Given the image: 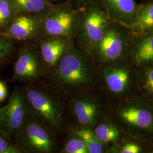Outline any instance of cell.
<instances>
[{"label": "cell", "instance_id": "obj_22", "mask_svg": "<svg viewBox=\"0 0 153 153\" xmlns=\"http://www.w3.org/2000/svg\"><path fill=\"white\" fill-rule=\"evenodd\" d=\"M63 152L66 153H88V149L82 138L76 133L73 134L66 142L63 149Z\"/></svg>", "mask_w": 153, "mask_h": 153}, {"label": "cell", "instance_id": "obj_28", "mask_svg": "<svg viewBox=\"0 0 153 153\" xmlns=\"http://www.w3.org/2000/svg\"><path fill=\"white\" fill-rule=\"evenodd\" d=\"M146 153H153V142H151L150 144L147 143Z\"/></svg>", "mask_w": 153, "mask_h": 153}, {"label": "cell", "instance_id": "obj_2", "mask_svg": "<svg viewBox=\"0 0 153 153\" xmlns=\"http://www.w3.org/2000/svg\"><path fill=\"white\" fill-rule=\"evenodd\" d=\"M114 114L126 134L146 141L153 139V105L138 94L119 100Z\"/></svg>", "mask_w": 153, "mask_h": 153}, {"label": "cell", "instance_id": "obj_11", "mask_svg": "<svg viewBox=\"0 0 153 153\" xmlns=\"http://www.w3.org/2000/svg\"><path fill=\"white\" fill-rule=\"evenodd\" d=\"M42 62L33 49L30 48L23 49L15 63L12 81L33 82L38 80L44 74Z\"/></svg>", "mask_w": 153, "mask_h": 153}, {"label": "cell", "instance_id": "obj_13", "mask_svg": "<svg viewBox=\"0 0 153 153\" xmlns=\"http://www.w3.org/2000/svg\"><path fill=\"white\" fill-rule=\"evenodd\" d=\"M42 32L41 16L20 14L9 26V34L19 40H30L38 36Z\"/></svg>", "mask_w": 153, "mask_h": 153}, {"label": "cell", "instance_id": "obj_3", "mask_svg": "<svg viewBox=\"0 0 153 153\" xmlns=\"http://www.w3.org/2000/svg\"><path fill=\"white\" fill-rule=\"evenodd\" d=\"M131 36V28L111 22L103 38L88 53L102 65L129 59Z\"/></svg>", "mask_w": 153, "mask_h": 153}, {"label": "cell", "instance_id": "obj_16", "mask_svg": "<svg viewBox=\"0 0 153 153\" xmlns=\"http://www.w3.org/2000/svg\"><path fill=\"white\" fill-rule=\"evenodd\" d=\"M99 140L111 148L119 144L125 137L126 133L116 121L106 116L93 129Z\"/></svg>", "mask_w": 153, "mask_h": 153}, {"label": "cell", "instance_id": "obj_21", "mask_svg": "<svg viewBox=\"0 0 153 153\" xmlns=\"http://www.w3.org/2000/svg\"><path fill=\"white\" fill-rule=\"evenodd\" d=\"M144 140L131 137L126 134L125 137L119 144L110 149L111 153H146L147 143Z\"/></svg>", "mask_w": 153, "mask_h": 153}, {"label": "cell", "instance_id": "obj_8", "mask_svg": "<svg viewBox=\"0 0 153 153\" xmlns=\"http://www.w3.org/2000/svg\"><path fill=\"white\" fill-rule=\"evenodd\" d=\"M48 128L38 120L25 119L16 133L19 148L27 153L52 152L55 142Z\"/></svg>", "mask_w": 153, "mask_h": 153}, {"label": "cell", "instance_id": "obj_17", "mask_svg": "<svg viewBox=\"0 0 153 153\" xmlns=\"http://www.w3.org/2000/svg\"><path fill=\"white\" fill-rule=\"evenodd\" d=\"M133 34L153 33V0L138 5L137 15L131 28Z\"/></svg>", "mask_w": 153, "mask_h": 153}, {"label": "cell", "instance_id": "obj_14", "mask_svg": "<svg viewBox=\"0 0 153 153\" xmlns=\"http://www.w3.org/2000/svg\"><path fill=\"white\" fill-rule=\"evenodd\" d=\"M129 59L136 67L153 66V33L141 35L132 33Z\"/></svg>", "mask_w": 153, "mask_h": 153}, {"label": "cell", "instance_id": "obj_25", "mask_svg": "<svg viewBox=\"0 0 153 153\" xmlns=\"http://www.w3.org/2000/svg\"><path fill=\"white\" fill-rule=\"evenodd\" d=\"M13 48V43L0 36V62L10 54Z\"/></svg>", "mask_w": 153, "mask_h": 153}, {"label": "cell", "instance_id": "obj_24", "mask_svg": "<svg viewBox=\"0 0 153 153\" xmlns=\"http://www.w3.org/2000/svg\"><path fill=\"white\" fill-rule=\"evenodd\" d=\"M5 135L0 131V153H19L22 150L18 146L10 144L6 140Z\"/></svg>", "mask_w": 153, "mask_h": 153}, {"label": "cell", "instance_id": "obj_7", "mask_svg": "<svg viewBox=\"0 0 153 153\" xmlns=\"http://www.w3.org/2000/svg\"><path fill=\"white\" fill-rule=\"evenodd\" d=\"M27 110L48 128L60 130L63 123L60 104L49 94L34 88H26L24 94Z\"/></svg>", "mask_w": 153, "mask_h": 153}, {"label": "cell", "instance_id": "obj_9", "mask_svg": "<svg viewBox=\"0 0 153 153\" xmlns=\"http://www.w3.org/2000/svg\"><path fill=\"white\" fill-rule=\"evenodd\" d=\"M88 90L72 100L73 114L81 128L93 129L104 118V107L98 97Z\"/></svg>", "mask_w": 153, "mask_h": 153}, {"label": "cell", "instance_id": "obj_6", "mask_svg": "<svg viewBox=\"0 0 153 153\" xmlns=\"http://www.w3.org/2000/svg\"><path fill=\"white\" fill-rule=\"evenodd\" d=\"M82 9L70 4L56 5L41 16L42 32L48 36L61 37L72 40L76 38Z\"/></svg>", "mask_w": 153, "mask_h": 153}, {"label": "cell", "instance_id": "obj_26", "mask_svg": "<svg viewBox=\"0 0 153 153\" xmlns=\"http://www.w3.org/2000/svg\"><path fill=\"white\" fill-rule=\"evenodd\" d=\"M69 4L77 9H83L88 4L95 0H69Z\"/></svg>", "mask_w": 153, "mask_h": 153}, {"label": "cell", "instance_id": "obj_19", "mask_svg": "<svg viewBox=\"0 0 153 153\" xmlns=\"http://www.w3.org/2000/svg\"><path fill=\"white\" fill-rule=\"evenodd\" d=\"M137 94L153 105V66H137Z\"/></svg>", "mask_w": 153, "mask_h": 153}, {"label": "cell", "instance_id": "obj_18", "mask_svg": "<svg viewBox=\"0 0 153 153\" xmlns=\"http://www.w3.org/2000/svg\"><path fill=\"white\" fill-rule=\"evenodd\" d=\"M15 11L42 16L55 7L56 4L45 0H10Z\"/></svg>", "mask_w": 153, "mask_h": 153}, {"label": "cell", "instance_id": "obj_4", "mask_svg": "<svg viewBox=\"0 0 153 153\" xmlns=\"http://www.w3.org/2000/svg\"><path fill=\"white\" fill-rule=\"evenodd\" d=\"M102 65L100 78L111 96L120 100L137 94V68L129 59Z\"/></svg>", "mask_w": 153, "mask_h": 153}, {"label": "cell", "instance_id": "obj_15", "mask_svg": "<svg viewBox=\"0 0 153 153\" xmlns=\"http://www.w3.org/2000/svg\"><path fill=\"white\" fill-rule=\"evenodd\" d=\"M71 41L57 36H48L43 40L40 44V50L44 64L53 68L65 53Z\"/></svg>", "mask_w": 153, "mask_h": 153}, {"label": "cell", "instance_id": "obj_29", "mask_svg": "<svg viewBox=\"0 0 153 153\" xmlns=\"http://www.w3.org/2000/svg\"><path fill=\"white\" fill-rule=\"evenodd\" d=\"M45 1H49V2H52V1H56V0H45Z\"/></svg>", "mask_w": 153, "mask_h": 153}, {"label": "cell", "instance_id": "obj_23", "mask_svg": "<svg viewBox=\"0 0 153 153\" xmlns=\"http://www.w3.org/2000/svg\"><path fill=\"white\" fill-rule=\"evenodd\" d=\"M14 10L10 0H0V25L7 22Z\"/></svg>", "mask_w": 153, "mask_h": 153}, {"label": "cell", "instance_id": "obj_20", "mask_svg": "<svg viewBox=\"0 0 153 153\" xmlns=\"http://www.w3.org/2000/svg\"><path fill=\"white\" fill-rule=\"evenodd\" d=\"M74 133L82 138L88 153H103L110 151L111 147L101 142L95 136L93 129L80 128L76 129Z\"/></svg>", "mask_w": 153, "mask_h": 153}, {"label": "cell", "instance_id": "obj_1", "mask_svg": "<svg viewBox=\"0 0 153 153\" xmlns=\"http://www.w3.org/2000/svg\"><path fill=\"white\" fill-rule=\"evenodd\" d=\"M97 74L95 61L91 56L71 44L53 68L50 78L57 88L71 94L92 87L97 80Z\"/></svg>", "mask_w": 153, "mask_h": 153}, {"label": "cell", "instance_id": "obj_10", "mask_svg": "<svg viewBox=\"0 0 153 153\" xmlns=\"http://www.w3.org/2000/svg\"><path fill=\"white\" fill-rule=\"evenodd\" d=\"M27 111L24 94L14 91L7 104L0 108V131L6 136L16 134L26 119Z\"/></svg>", "mask_w": 153, "mask_h": 153}, {"label": "cell", "instance_id": "obj_12", "mask_svg": "<svg viewBox=\"0 0 153 153\" xmlns=\"http://www.w3.org/2000/svg\"><path fill=\"white\" fill-rule=\"evenodd\" d=\"M98 2L111 22L131 28L138 7L136 0H98Z\"/></svg>", "mask_w": 153, "mask_h": 153}, {"label": "cell", "instance_id": "obj_27", "mask_svg": "<svg viewBox=\"0 0 153 153\" xmlns=\"http://www.w3.org/2000/svg\"><path fill=\"white\" fill-rule=\"evenodd\" d=\"M7 95V89L4 83L0 81V102L5 99Z\"/></svg>", "mask_w": 153, "mask_h": 153}, {"label": "cell", "instance_id": "obj_5", "mask_svg": "<svg viewBox=\"0 0 153 153\" xmlns=\"http://www.w3.org/2000/svg\"><path fill=\"white\" fill-rule=\"evenodd\" d=\"M111 23L97 0L83 7L76 36L82 49L88 53L98 44L103 38Z\"/></svg>", "mask_w": 153, "mask_h": 153}]
</instances>
